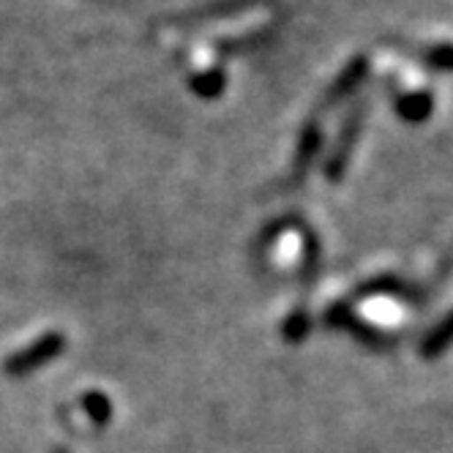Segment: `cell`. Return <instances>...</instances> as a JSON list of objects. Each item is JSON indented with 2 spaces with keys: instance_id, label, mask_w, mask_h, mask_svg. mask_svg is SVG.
<instances>
[{
  "instance_id": "obj_1",
  "label": "cell",
  "mask_w": 453,
  "mask_h": 453,
  "mask_svg": "<svg viewBox=\"0 0 453 453\" xmlns=\"http://www.w3.org/2000/svg\"><path fill=\"white\" fill-rule=\"evenodd\" d=\"M63 347H66V339H63V334L50 331V334H44L42 339H36L30 347L14 352L12 358L6 361L4 369H6V374H12V377H25V374H30V372L42 369L44 364L55 361L58 355L63 352Z\"/></svg>"
},
{
  "instance_id": "obj_2",
  "label": "cell",
  "mask_w": 453,
  "mask_h": 453,
  "mask_svg": "<svg viewBox=\"0 0 453 453\" xmlns=\"http://www.w3.org/2000/svg\"><path fill=\"white\" fill-rule=\"evenodd\" d=\"M82 407L88 410V415H90L93 424L107 426V420H110V415H112V404L107 402L104 394H88V396L82 399Z\"/></svg>"
},
{
  "instance_id": "obj_3",
  "label": "cell",
  "mask_w": 453,
  "mask_h": 453,
  "mask_svg": "<svg viewBox=\"0 0 453 453\" xmlns=\"http://www.w3.org/2000/svg\"><path fill=\"white\" fill-rule=\"evenodd\" d=\"M55 453H69V450H55Z\"/></svg>"
}]
</instances>
